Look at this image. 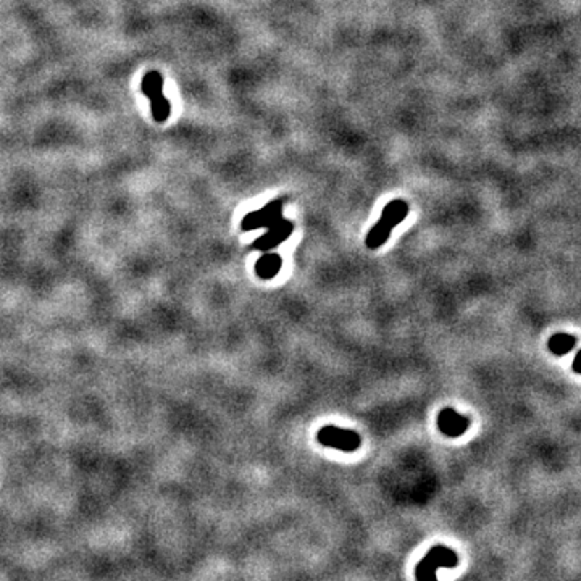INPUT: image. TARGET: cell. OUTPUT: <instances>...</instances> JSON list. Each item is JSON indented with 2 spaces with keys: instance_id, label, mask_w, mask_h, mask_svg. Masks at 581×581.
Wrapping results in <instances>:
<instances>
[{
  "instance_id": "1",
  "label": "cell",
  "mask_w": 581,
  "mask_h": 581,
  "mask_svg": "<svg viewBox=\"0 0 581 581\" xmlns=\"http://www.w3.org/2000/svg\"><path fill=\"white\" fill-rule=\"evenodd\" d=\"M407 213H409V203L402 201V199H396V201H391L387 203L383 208V212H381L378 223H376L375 227L370 229L368 234H366V248L371 250L381 248V245L389 239L392 229H394L397 224L404 222Z\"/></svg>"
},
{
  "instance_id": "2",
  "label": "cell",
  "mask_w": 581,
  "mask_h": 581,
  "mask_svg": "<svg viewBox=\"0 0 581 581\" xmlns=\"http://www.w3.org/2000/svg\"><path fill=\"white\" fill-rule=\"evenodd\" d=\"M141 91L150 102V113L154 122L165 123L171 115V103L164 94V76L160 71L152 70L143 76Z\"/></svg>"
},
{
  "instance_id": "3",
  "label": "cell",
  "mask_w": 581,
  "mask_h": 581,
  "mask_svg": "<svg viewBox=\"0 0 581 581\" xmlns=\"http://www.w3.org/2000/svg\"><path fill=\"white\" fill-rule=\"evenodd\" d=\"M459 564L457 552L446 546H434L418 562L415 568L417 581H438V568H454Z\"/></svg>"
},
{
  "instance_id": "4",
  "label": "cell",
  "mask_w": 581,
  "mask_h": 581,
  "mask_svg": "<svg viewBox=\"0 0 581 581\" xmlns=\"http://www.w3.org/2000/svg\"><path fill=\"white\" fill-rule=\"evenodd\" d=\"M317 441L320 443L322 446L339 449V451L344 452H354L357 451L360 444H362V438L354 430H344V428L334 425H327L318 430Z\"/></svg>"
},
{
  "instance_id": "5",
  "label": "cell",
  "mask_w": 581,
  "mask_h": 581,
  "mask_svg": "<svg viewBox=\"0 0 581 581\" xmlns=\"http://www.w3.org/2000/svg\"><path fill=\"white\" fill-rule=\"evenodd\" d=\"M282 217V201L281 199H276V201H271L266 203L264 208L260 210H254L248 213L241 222V229L243 231H252V229L259 228H268L271 224L278 222Z\"/></svg>"
},
{
  "instance_id": "6",
  "label": "cell",
  "mask_w": 581,
  "mask_h": 581,
  "mask_svg": "<svg viewBox=\"0 0 581 581\" xmlns=\"http://www.w3.org/2000/svg\"><path fill=\"white\" fill-rule=\"evenodd\" d=\"M292 231H294V224H292V222L281 217L278 222L266 228V233L264 236L254 241V249L261 250V252H270L271 249L278 248L281 243H285V241L291 236Z\"/></svg>"
},
{
  "instance_id": "7",
  "label": "cell",
  "mask_w": 581,
  "mask_h": 581,
  "mask_svg": "<svg viewBox=\"0 0 581 581\" xmlns=\"http://www.w3.org/2000/svg\"><path fill=\"white\" fill-rule=\"evenodd\" d=\"M438 428L444 436L447 438H459L464 433L468 431L470 428V418L465 415H460L457 410L446 407L438 413L436 418Z\"/></svg>"
},
{
  "instance_id": "8",
  "label": "cell",
  "mask_w": 581,
  "mask_h": 581,
  "mask_svg": "<svg viewBox=\"0 0 581 581\" xmlns=\"http://www.w3.org/2000/svg\"><path fill=\"white\" fill-rule=\"evenodd\" d=\"M282 266V260L278 254L265 252L255 264V273L261 280H273L280 273Z\"/></svg>"
},
{
  "instance_id": "9",
  "label": "cell",
  "mask_w": 581,
  "mask_h": 581,
  "mask_svg": "<svg viewBox=\"0 0 581 581\" xmlns=\"http://www.w3.org/2000/svg\"><path fill=\"white\" fill-rule=\"evenodd\" d=\"M575 344H577V339H575V336H572V334L557 333L549 339L547 347L554 355H565V354L572 352Z\"/></svg>"
},
{
  "instance_id": "10",
  "label": "cell",
  "mask_w": 581,
  "mask_h": 581,
  "mask_svg": "<svg viewBox=\"0 0 581 581\" xmlns=\"http://www.w3.org/2000/svg\"><path fill=\"white\" fill-rule=\"evenodd\" d=\"M573 371L575 373L581 375V350L577 355H575V359H573Z\"/></svg>"
}]
</instances>
